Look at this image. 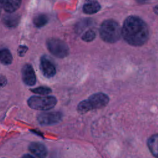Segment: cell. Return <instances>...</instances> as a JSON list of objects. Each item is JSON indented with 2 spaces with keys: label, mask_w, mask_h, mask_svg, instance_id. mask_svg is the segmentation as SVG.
Here are the masks:
<instances>
[{
  "label": "cell",
  "mask_w": 158,
  "mask_h": 158,
  "mask_svg": "<svg viewBox=\"0 0 158 158\" xmlns=\"http://www.w3.org/2000/svg\"><path fill=\"white\" fill-rule=\"evenodd\" d=\"M122 35L129 44L135 46H142L148 39V27L139 17L131 15L123 22Z\"/></svg>",
  "instance_id": "obj_1"
},
{
  "label": "cell",
  "mask_w": 158,
  "mask_h": 158,
  "mask_svg": "<svg viewBox=\"0 0 158 158\" xmlns=\"http://www.w3.org/2000/svg\"><path fill=\"white\" fill-rule=\"evenodd\" d=\"M109 98L103 93H97L91 95L87 99L79 102L77 111L80 114H85L91 110L101 109L108 104Z\"/></svg>",
  "instance_id": "obj_2"
},
{
  "label": "cell",
  "mask_w": 158,
  "mask_h": 158,
  "mask_svg": "<svg viewBox=\"0 0 158 158\" xmlns=\"http://www.w3.org/2000/svg\"><path fill=\"white\" fill-rule=\"evenodd\" d=\"M99 35L101 39L106 43L117 42L122 35V29L119 24L114 20H104L100 26Z\"/></svg>",
  "instance_id": "obj_3"
},
{
  "label": "cell",
  "mask_w": 158,
  "mask_h": 158,
  "mask_svg": "<svg viewBox=\"0 0 158 158\" xmlns=\"http://www.w3.org/2000/svg\"><path fill=\"white\" fill-rule=\"evenodd\" d=\"M57 102L56 98L53 96H32L27 100V104L30 108L40 110H50L56 105Z\"/></svg>",
  "instance_id": "obj_4"
},
{
  "label": "cell",
  "mask_w": 158,
  "mask_h": 158,
  "mask_svg": "<svg viewBox=\"0 0 158 158\" xmlns=\"http://www.w3.org/2000/svg\"><path fill=\"white\" fill-rule=\"evenodd\" d=\"M46 46L50 53L57 58H64L69 54L68 45L60 39L49 38L46 41Z\"/></svg>",
  "instance_id": "obj_5"
},
{
  "label": "cell",
  "mask_w": 158,
  "mask_h": 158,
  "mask_svg": "<svg viewBox=\"0 0 158 158\" xmlns=\"http://www.w3.org/2000/svg\"><path fill=\"white\" fill-rule=\"evenodd\" d=\"M62 118V114L60 112H43L39 114L37 120L41 125H51L60 122Z\"/></svg>",
  "instance_id": "obj_6"
},
{
  "label": "cell",
  "mask_w": 158,
  "mask_h": 158,
  "mask_svg": "<svg viewBox=\"0 0 158 158\" xmlns=\"http://www.w3.org/2000/svg\"><path fill=\"white\" fill-rule=\"evenodd\" d=\"M22 79L23 83L28 86H33L36 81L35 70L31 65L25 64L22 69Z\"/></svg>",
  "instance_id": "obj_7"
},
{
  "label": "cell",
  "mask_w": 158,
  "mask_h": 158,
  "mask_svg": "<svg viewBox=\"0 0 158 158\" xmlns=\"http://www.w3.org/2000/svg\"><path fill=\"white\" fill-rule=\"evenodd\" d=\"M40 67L43 75L46 78L53 77L56 73L55 65L45 56H42L41 57Z\"/></svg>",
  "instance_id": "obj_8"
},
{
  "label": "cell",
  "mask_w": 158,
  "mask_h": 158,
  "mask_svg": "<svg viewBox=\"0 0 158 158\" xmlns=\"http://www.w3.org/2000/svg\"><path fill=\"white\" fill-rule=\"evenodd\" d=\"M29 151L38 158H46L48 150L46 146L40 142H32L28 146Z\"/></svg>",
  "instance_id": "obj_9"
},
{
  "label": "cell",
  "mask_w": 158,
  "mask_h": 158,
  "mask_svg": "<svg viewBox=\"0 0 158 158\" xmlns=\"http://www.w3.org/2000/svg\"><path fill=\"white\" fill-rule=\"evenodd\" d=\"M20 17L19 14L14 13H9V14L5 15L2 19L3 24L7 28H15L19 23Z\"/></svg>",
  "instance_id": "obj_10"
},
{
  "label": "cell",
  "mask_w": 158,
  "mask_h": 158,
  "mask_svg": "<svg viewBox=\"0 0 158 158\" xmlns=\"http://www.w3.org/2000/svg\"><path fill=\"white\" fill-rule=\"evenodd\" d=\"M101 5L96 0H85L83 6V12L86 14H93L101 9Z\"/></svg>",
  "instance_id": "obj_11"
},
{
  "label": "cell",
  "mask_w": 158,
  "mask_h": 158,
  "mask_svg": "<svg viewBox=\"0 0 158 158\" xmlns=\"http://www.w3.org/2000/svg\"><path fill=\"white\" fill-rule=\"evenodd\" d=\"M22 0H4L3 8L7 13H14L20 6Z\"/></svg>",
  "instance_id": "obj_12"
},
{
  "label": "cell",
  "mask_w": 158,
  "mask_h": 158,
  "mask_svg": "<svg viewBox=\"0 0 158 158\" xmlns=\"http://www.w3.org/2000/svg\"><path fill=\"white\" fill-rule=\"evenodd\" d=\"M148 146L152 154L158 158V134L153 135L148 139Z\"/></svg>",
  "instance_id": "obj_13"
},
{
  "label": "cell",
  "mask_w": 158,
  "mask_h": 158,
  "mask_svg": "<svg viewBox=\"0 0 158 158\" xmlns=\"http://www.w3.org/2000/svg\"><path fill=\"white\" fill-rule=\"evenodd\" d=\"M13 57L10 51L6 48L0 50V62L4 65H9L12 62Z\"/></svg>",
  "instance_id": "obj_14"
},
{
  "label": "cell",
  "mask_w": 158,
  "mask_h": 158,
  "mask_svg": "<svg viewBox=\"0 0 158 158\" xmlns=\"http://www.w3.org/2000/svg\"><path fill=\"white\" fill-rule=\"evenodd\" d=\"M33 24L38 28H41L46 25L48 22V17L44 14H40L36 15L33 20Z\"/></svg>",
  "instance_id": "obj_15"
},
{
  "label": "cell",
  "mask_w": 158,
  "mask_h": 158,
  "mask_svg": "<svg viewBox=\"0 0 158 158\" xmlns=\"http://www.w3.org/2000/svg\"><path fill=\"white\" fill-rule=\"evenodd\" d=\"M96 32L94 30L89 29L85 31L81 36V40L86 42H91L96 38Z\"/></svg>",
  "instance_id": "obj_16"
},
{
  "label": "cell",
  "mask_w": 158,
  "mask_h": 158,
  "mask_svg": "<svg viewBox=\"0 0 158 158\" xmlns=\"http://www.w3.org/2000/svg\"><path fill=\"white\" fill-rule=\"evenodd\" d=\"M30 91L33 93L41 95H47L52 92V89L47 86H39L35 88L30 89Z\"/></svg>",
  "instance_id": "obj_17"
},
{
  "label": "cell",
  "mask_w": 158,
  "mask_h": 158,
  "mask_svg": "<svg viewBox=\"0 0 158 158\" xmlns=\"http://www.w3.org/2000/svg\"><path fill=\"white\" fill-rule=\"evenodd\" d=\"M90 23H91V20L89 19H84L81 20L80 22H78L75 28V31L78 33H80Z\"/></svg>",
  "instance_id": "obj_18"
},
{
  "label": "cell",
  "mask_w": 158,
  "mask_h": 158,
  "mask_svg": "<svg viewBox=\"0 0 158 158\" xmlns=\"http://www.w3.org/2000/svg\"><path fill=\"white\" fill-rule=\"evenodd\" d=\"M28 50V47L26 46L20 45L17 49V54L20 57H23Z\"/></svg>",
  "instance_id": "obj_19"
},
{
  "label": "cell",
  "mask_w": 158,
  "mask_h": 158,
  "mask_svg": "<svg viewBox=\"0 0 158 158\" xmlns=\"http://www.w3.org/2000/svg\"><path fill=\"white\" fill-rule=\"evenodd\" d=\"M7 80L6 77L3 75L0 74V88L5 86L7 85Z\"/></svg>",
  "instance_id": "obj_20"
},
{
  "label": "cell",
  "mask_w": 158,
  "mask_h": 158,
  "mask_svg": "<svg viewBox=\"0 0 158 158\" xmlns=\"http://www.w3.org/2000/svg\"><path fill=\"white\" fill-rule=\"evenodd\" d=\"M3 6H4V0H0V15H1V12L3 7Z\"/></svg>",
  "instance_id": "obj_21"
},
{
  "label": "cell",
  "mask_w": 158,
  "mask_h": 158,
  "mask_svg": "<svg viewBox=\"0 0 158 158\" xmlns=\"http://www.w3.org/2000/svg\"><path fill=\"white\" fill-rule=\"evenodd\" d=\"M22 158H34V157H33V156H31V155L27 154H24V155L22 157Z\"/></svg>",
  "instance_id": "obj_22"
},
{
  "label": "cell",
  "mask_w": 158,
  "mask_h": 158,
  "mask_svg": "<svg viewBox=\"0 0 158 158\" xmlns=\"http://www.w3.org/2000/svg\"><path fill=\"white\" fill-rule=\"evenodd\" d=\"M154 12H155V14H156L157 15H158V5L156 6L154 8Z\"/></svg>",
  "instance_id": "obj_23"
},
{
  "label": "cell",
  "mask_w": 158,
  "mask_h": 158,
  "mask_svg": "<svg viewBox=\"0 0 158 158\" xmlns=\"http://www.w3.org/2000/svg\"><path fill=\"white\" fill-rule=\"evenodd\" d=\"M149 0H136L137 2H139V3H145L148 2Z\"/></svg>",
  "instance_id": "obj_24"
}]
</instances>
